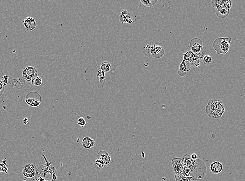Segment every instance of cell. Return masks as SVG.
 I'll return each mask as SVG.
<instances>
[{
  "mask_svg": "<svg viewBox=\"0 0 245 181\" xmlns=\"http://www.w3.org/2000/svg\"><path fill=\"white\" fill-rule=\"evenodd\" d=\"M203 63H204L205 65H208L212 63V59L211 56L208 55H205L204 57H203Z\"/></svg>",
  "mask_w": 245,
  "mask_h": 181,
  "instance_id": "obj_26",
  "label": "cell"
},
{
  "mask_svg": "<svg viewBox=\"0 0 245 181\" xmlns=\"http://www.w3.org/2000/svg\"><path fill=\"white\" fill-rule=\"evenodd\" d=\"M141 2L144 5L147 7H151L154 5L157 2V0H141Z\"/></svg>",
  "mask_w": 245,
  "mask_h": 181,
  "instance_id": "obj_21",
  "label": "cell"
},
{
  "mask_svg": "<svg viewBox=\"0 0 245 181\" xmlns=\"http://www.w3.org/2000/svg\"><path fill=\"white\" fill-rule=\"evenodd\" d=\"M231 41L232 38L230 37L218 38L214 40L213 47L218 54H225L229 51Z\"/></svg>",
  "mask_w": 245,
  "mask_h": 181,
  "instance_id": "obj_2",
  "label": "cell"
},
{
  "mask_svg": "<svg viewBox=\"0 0 245 181\" xmlns=\"http://www.w3.org/2000/svg\"></svg>",
  "mask_w": 245,
  "mask_h": 181,
  "instance_id": "obj_36",
  "label": "cell"
},
{
  "mask_svg": "<svg viewBox=\"0 0 245 181\" xmlns=\"http://www.w3.org/2000/svg\"><path fill=\"white\" fill-rule=\"evenodd\" d=\"M97 159L102 161L105 165H109L111 161V156L105 150H101L97 154Z\"/></svg>",
  "mask_w": 245,
  "mask_h": 181,
  "instance_id": "obj_12",
  "label": "cell"
},
{
  "mask_svg": "<svg viewBox=\"0 0 245 181\" xmlns=\"http://www.w3.org/2000/svg\"><path fill=\"white\" fill-rule=\"evenodd\" d=\"M37 173L36 166L33 163H28L25 165L23 169V174L24 177L31 179L35 177Z\"/></svg>",
  "mask_w": 245,
  "mask_h": 181,
  "instance_id": "obj_5",
  "label": "cell"
},
{
  "mask_svg": "<svg viewBox=\"0 0 245 181\" xmlns=\"http://www.w3.org/2000/svg\"><path fill=\"white\" fill-rule=\"evenodd\" d=\"M106 76H105V73L102 71L101 70H99L97 73V78L98 79L99 81L100 82H102L104 81Z\"/></svg>",
  "mask_w": 245,
  "mask_h": 181,
  "instance_id": "obj_25",
  "label": "cell"
},
{
  "mask_svg": "<svg viewBox=\"0 0 245 181\" xmlns=\"http://www.w3.org/2000/svg\"><path fill=\"white\" fill-rule=\"evenodd\" d=\"M28 122H29V120H28V118L25 117V118H24L23 121V123L24 125H27L28 123Z\"/></svg>",
  "mask_w": 245,
  "mask_h": 181,
  "instance_id": "obj_34",
  "label": "cell"
},
{
  "mask_svg": "<svg viewBox=\"0 0 245 181\" xmlns=\"http://www.w3.org/2000/svg\"><path fill=\"white\" fill-rule=\"evenodd\" d=\"M148 53L156 59H159L163 57L164 54V50L163 48L159 46H155L154 44H148L145 48Z\"/></svg>",
  "mask_w": 245,
  "mask_h": 181,
  "instance_id": "obj_3",
  "label": "cell"
},
{
  "mask_svg": "<svg viewBox=\"0 0 245 181\" xmlns=\"http://www.w3.org/2000/svg\"><path fill=\"white\" fill-rule=\"evenodd\" d=\"M190 157H191V158L192 160H197V154H192L191 155H190Z\"/></svg>",
  "mask_w": 245,
  "mask_h": 181,
  "instance_id": "obj_33",
  "label": "cell"
},
{
  "mask_svg": "<svg viewBox=\"0 0 245 181\" xmlns=\"http://www.w3.org/2000/svg\"><path fill=\"white\" fill-rule=\"evenodd\" d=\"M183 60L187 61L189 62L194 57V53H192V52L190 51L187 52L186 53H183Z\"/></svg>",
  "mask_w": 245,
  "mask_h": 181,
  "instance_id": "obj_22",
  "label": "cell"
},
{
  "mask_svg": "<svg viewBox=\"0 0 245 181\" xmlns=\"http://www.w3.org/2000/svg\"><path fill=\"white\" fill-rule=\"evenodd\" d=\"M119 19L120 22L122 24V25L125 26L126 25H131L134 22L132 19L131 15L129 13L126 9L123 10L121 12L119 15Z\"/></svg>",
  "mask_w": 245,
  "mask_h": 181,
  "instance_id": "obj_7",
  "label": "cell"
},
{
  "mask_svg": "<svg viewBox=\"0 0 245 181\" xmlns=\"http://www.w3.org/2000/svg\"><path fill=\"white\" fill-rule=\"evenodd\" d=\"M94 164H95V165H96L100 169L103 168L105 166L104 162H103L102 161L100 160H99V159H96V160H95Z\"/></svg>",
  "mask_w": 245,
  "mask_h": 181,
  "instance_id": "obj_28",
  "label": "cell"
},
{
  "mask_svg": "<svg viewBox=\"0 0 245 181\" xmlns=\"http://www.w3.org/2000/svg\"><path fill=\"white\" fill-rule=\"evenodd\" d=\"M189 62L191 65H194L196 67H198L200 65V61L199 60H197V59H196L194 57L190 61H189Z\"/></svg>",
  "mask_w": 245,
  "mask_h": 181,
  "instance_id": "obj_27",
  "label": "cell"
},
{
  "mask_svg": "<svg viewBox=\"0 0 245 181\" xmlns=\"http://www.w3.org/2000/svg\"><path fill=\"white\" fill-rule=\"evenodd\" d=\"M172 163L173 165V170H174L175 174L183 173V160L181 158H174L172 160Z\"/></svg>",
  "mask_w": 245,
  "mask_h": 181,
  "instance_id": "obj_9",
  "label": "cell"
},
{
  "mask_svg": "<svg viewBox=\"0 0 245 181\" xmlns=\"http://www.w3.org/2000/svg\"><path fill=\"white\" fill-rule=\"evenodd\" d=\"M22 75L25 81L30 82L33 79L38 76V71L34 67L28 66L23 69Z\"/></svg>",
  "mask_w": 245,
  "mask_h": 181,
  "instance_id": "obj_4",
  "label": "cell"
},
{
  "mask_svg": "<svg viewBox=\"0 0 245 181\" xmlns=\"http://www.w3.org/2000/svg\"><path fill=\"white\" fill-rule=\"evenodd\" d=\"M2 78H3V79H4L3 81H7V79L9 78V76H8V75H5V76H3Z\"/></svg>",
  "mask_w": 245,
  "mask_h": 181,
  "instance_id": "obj_35",
  "label": "cell"
},
{
  "mask_svg": "<svg viewBox=\"0 0 245 181\" xmlns=\"http://www.w3.org/2000/svg\"><path fill=\"white\" fill-rule=\"evenodd\" d=\"M210 170L213 173H219L223 170V165H222L221 163L218 161H215L211 164Z\"/></svg>",
  "mask_w": 245,
  "mask_h": 181,
  "instance_id": "obj_17",
  "label": "cell"
},
{
  "mask_svg": "<svg viewBox=\"0 0 245 181\" xmlns=\"http://www.w3.org/2000/svg\"><path fill=\"white\" fill-rule=\"evenodd\" d=\"M189 70L190 69H187V68H186L185 61L183 60L180 65V68H179L178 73L180 76H184L186 74V71H189Z\"/></svg>",
  "mask_w": 245,
  "mask_h": 181,
  "instance_id": "obj_18",
  "label": "cell"
},
{
  "mask_svg": "<svg viewBox=\"0 0 245 181\" xmlns=\"http://www.w3.org/2000/svg\"><path fill=\"white\" fill-rule=\"evenodd\" d=\"M232 5V2L231 1H229V0H228V1H224V3H223V5L224 6H225V8H226L227 9H229V10L230 8H231Z\"/></svg>",
  "mask_w": 245,
  "mask_h": 181,
  "instance_id": "obj_29",
  "label": "cell"
},
{
  "mask_svg": "<svg viewBox=\"0 0 245 181\" xmlns=\"http://www.w3.org/2000/svg\"><path fill=\"white\" fill-rule=\"evenodd\" d=\"M77 124L82 127H84L86 125V121L83 117H80L77 120Z\"/></svg>",
  "mask_w": 245,
  "mask_h": 181,
  "instance_id": "obj_31",
  "label": "cell"
},
{
  "mask_svg": "<svg viewBox=\"0 0 245 181\" xmlns=\"http://www.w3.org/2000/svg\"><path fill=\"white\" fill-rule=\"evenodd\" d=\"M181 159L183 165V173L185 176L191 177L195 181H200L204 177L207 167L201 160H192L188 154H186Z\"/></svg>",
  "mask_w": 245,
  "mask_h": 181,
  "instance_id": "obj_1",
  "label": "cell"
},
{
  "mask_svg": "<svg viewBox=\"0 0 245 181\" xmlns=\"http://www.w3.org/2000/svg\"><path fill=\"white\" fill-rule=\"evenodd\" d=\"M229 10L223 5L220 6L215 9L216 16L221 19H225L229 15Z\"/></svg>",
  "mask_w": 245,
  "mask_h": 181,
  "instance_id": "obj_14",
  "label": "cell"
},
{
  "mask_svg": "<svg viewBox=\"0 0 245 181\" xmlns=\"http://www.w3.org/2000/svg\"><path fill=\"white\" fill-rule=\"evenodd\" d=\"M7 81H2L1 80H0V91L2 90V88H3V87H4L7 84Z\"/></svg>",
  "mask_w": 245,
  "mask_h": 181,
  "instance_id": "obj_32",
  "label": "cell"
},
{
  "mask_svg": "<svg viewBox=\"0 0 245 181\" xmlns=\"http://www.w3.org/2000/svg\"><path fill=\"white\" fill-rule=\"evenodd\" d=\"M175 177L176 181H194L192 178L186 176L183 173L176 174H175Z\"/></svg>",
  "mask_w": 245,
  "mask_h": 181,
  "instance_id": "obj_19",
  "label": "cell"
},
{
  "mask_svg": "<svg viewBox=\"0 0 245 181\" xmlns=\"http://www.w3.org/2000/svg\"><path fill=\"white\" fill-rule=\"evenodd\" d=\"M82 144L83 147L85 149H90V148H93L96 146V141L95 140L91 138V137H84L82 141Z\"/></svg>",
  "mask_w": 245,
  "mask_h": 181,
  "instance_id": "obj_16",
  "label": "cell"
},
{
  "mask_svg": "<svg viewBox=\"0 0 245 181\" xmlns=\"http://www.w3.org/2000/svg\"><path fill=\"white\" fill-rule=\"evenodd\" d=\"M112 69V65L108 62H104L101 65V69L104 73H108Z\"/></svg>",
  "mask_w": 245,
  "mask_h": 181,
  "instance_id": "obj_20",
  "label": "cell"
},
{
  "mask_svg": "<svg viewBox=\"0 0 245 181\" xmlns=\"http://www.w3.org/2000/svg\"><path fill=\"white\" fill-rule=\"evenodd\" d=\"M218 99L211 100L208 102V104L206 106V112L209 117L213 118L215 111L218 104Z\"/></svg>",
  "mask_w": 245,
  "mask_h": 181,
  "instance_id": "obj_10",
  "label": "cell"
},
{
  "mask_svg": "<svg viewBox=\"0 0 245 181\" xmlns=\"http://www.w3.org/2000/svg\"><path fill=\"white\" fill-rule=\"evenodd\" d=\"M224 1L223 0H212L211 1V4L212 6L214 8H218L220 6L223 5Z\"/></svg>",
  "mask_w": 245,
  "mask_h": 181,
  "instance_id": "obj_24",
  "label": "cell"
},
{
  "mask_svg": "<svg viewBox=\"0 0 245 181\" xmlns=\"http://www.w3.org/2000/svg\"><path fill=\"white\" fill-rule=\"evenodd\" d=\"M224 112H225V108L223 105V103L222 102L221 100L218 99V104H217V106H216L215 111L214 112L213 118L214 119L220 118L223 115Z\"/></svg>",
  "mask_w": 245,
  "mask_h": 181,
  "instance_id": "obj_13",
  "label": "cell"
},
{
  "mask_svg": "<svg viewBox=\"0 0 245 181\" xmlns=\"http://www.w3.org/2000/svg\"><path fill=\"white\" fill-rule=\"evenodd\" d=\"M25 101L26 103L32 107H37L39 106L41 102V98L38 93L36 92L35 97H33L31 92L28 93L26 97Z\"/></svg>",
  "mask_w": 245,
  "mask_h": 181,
  "instance_id": "obj_6",
  "label": "cell"
},
{
  "mask_svg": "<svg viewBox=\"0 0 245 181\" xmlns=\"http://www.w3.org/2000/svg\"><path fill=\"white\" fill-rule=\"evenodd\" d=\"M24 27L27 31H33L36 27V22L31 17H27L23 21Z\"/></svg>",
  "mask_w": 245,
  "mask_h": 181,
  "instance_id": "obj_11",
  "label": "cell"
},
{
  "mask_svg": "<svg viewBox=\"0 0 245 181\" xmlns=\"http://www.w3.org/2000/svg\"><path fill=\"white\" fill-rule=\"evenodd\" d=\"M204 57V54L202 52H197V53H194V57H195L196 59H197V60H201V59H202L203 58V57Z\"/></svg>",
  "mask_w": 245,
  "mask_h": 181,
  "instance_id": "obj_30",
  "label": "cell"
},
{
  "mask_svg": "<svg viewBox=\"0 0 245 181\" xmlns=\"http://www.w3.org/2000/svg\"><path fill=\"white\" fill-rule=\"evenodd\" d=\"M31 82L32 84L35 86H39L42 84V79L41 77L37 76L31 80Z\"/></svg>",
  "mask_w": 245,
  "mask_h": 181,
  "instance_id": "obj_23",
  "label": "cell"
},
{
  "mask_svg": "<svg viewBox=\"0 0 245 181\" xmlns=\"http://www.w3.org/2000/svg\"><path fill=\"white\" fill-rule=\"evenodd\" d=\"M9 84L14 88L20 89L23 88L25 85V81L23 78L13 79L9 82Z\"/></svg>",
  "mask_w": 245,
  "mask_h": 181,
  "instance_id": "obj_15",
  "label": "cell"
},
{
  "mask_svg": "<svg viewBox=\"0 0 245 181\" xmlns=\"http://www.w3.org/2000/svg\"><path fill=\"white\" fill-rule=\"evenodd\" d=\"M190 47L191 50V51L194 54L201 52L203 47V44L201 39L195 38L190 41Z\"/></svg>",
  "mask_w": 245,
  "mask_h": 181,
  "instance_id": "obj_8",
  "label": "cell"
}]
</instances>
